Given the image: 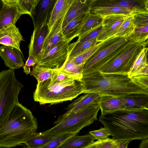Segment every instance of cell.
<instances>
[{"instance_id": "obj_1", "label": "cell", "mask_w": 148, "mask_h": 148, "mask_svg": "<svg viewBox=\"0 0 148 148\" xmlns=\"http://www.w3.org/2000/svg\"><path fill=\"white\" fill-rule=\"evenodd\" d=\"M99 121L116 141L148 138V109L122 110L101 114Z\"/></svg>"}, {"instance_id": "obj_2", "label": "cell", "mask_w": 148, "mask_h": 148, "mask_svg": "<svg viewBox=\"0 0 148 148\" xmlns=\"http://www.w3.org/2000/svg\"><path fill=\"white\" fill-rule=\"evenodd\" d=\"M83 93L94 92L100 95L119 97L133 93L148 94V89L138 85L127 74L97 71L83 75Z\"/></svg>"}, {"instance_id": "obj_3", "label": "cell", "mask_w": 148, "mask_h": 148, "mask_svg": "<svg viewBox=\"0 0 148 148\" xmlns=\"http://www.w3.org/2000/svg\"><path fill=\"white\" fill-rule=\"evenodd\" d=\"M38 127L37 119L31 112L18 102L0 129V148H10L24 143L36 132Z\"/></svg>"}, {"instance_id": "obj_4", "label": "cell", "mask_w": 148, "mask_h": 148, "mask_svg": "<svg viewBox=\"0 0 148 148\" xmlns=\"http://www.w3.org/2000/svg\"><path fill=\"white\" fill-rule=\"evenodd\" d=\"M84 91V84L80 79H70L55 84H50L47 80L38 83L33 98L41 105L55 104L71 101Z\"/></svg>"}, {"instance_id": "obj_5", "label": "cell", "mask_w": 148, "mask_h": 148, "mask_svg": "<svg viewBox=\"0 0 148 148\" xmlns=\"http://www.w3.org/2000/svg\"><path fill=\"white\" fill-rule=\"evenodd\" d=\"M100 109L98 103L90 105L77 111L65 113L54 123L51 128L41 132L44 135L55 137L66 133L78 134L84 127L92 123L97 119Z\"/></svg>"}, {"instance_id": "obj_6", "label": "cell", "mask_w": 148, "mask_h": 148, "mask_svg": "<svg viewBox=\"0 0 148 148\" xmlns=\"http://www.w3.org/2000/svg\"><path fill=\"white\" fill-rule=\"evenodd\" d=\"M134 42L130 36L112 37L103 41L98 49L84 63L83 75L99 71Z\"/></svg>"}, {"instance_id": "obj_7", "label": "cell", "mask_w": 148, "mask_h": 148, "mask_svg": "<svg viewBox=\"0 0 148 148\" xmlns=\"http://www.w3.org/2000/svg\"><path fill=\"white\" fill-rule=\"evenodd\" d=\"M23 86L16 79L14 70L9 69L0 72V129L6 123Z\"/></svg>"}, {"instance_id": "obj_8", "label": "cell", "mask_w": 148, "mask_h": 148, "mask_svg": "<svg viewBox=\"0 0 148 148\" xmlns=\"http://www.w3.org/2000/svg\"><path fill=\"white\" fill-rule=\"evenodd\" d=\"M148 43L133 42L122 52L111 60L98 71L106 73L128 74L142 50Z\"/></svg>"}, {"instance_id": "obj_9", "label": "cell", "mask_w": 148, "mask_h": 148, "mask_svg": "<svg viewBox=\"0 0 148 148\" xmlns=\"http://www.w3.org/2000/svg\"><path fill=\"white\" fill-rule=\"evenodd\" d=\"M69 42L65 40L59 43L45 55L37 65L51 69H62L69 58Z\"/></svg>"}, {"instance_id": "obj_10", "label": "cell", "mask_w": 148, "mask_h": 148, "mask_svg": "<svg viewBox=\"0 0 148 148\" xmlns=\"http://www.w3.org/2000/svg\"><path fill=\"white\" fill-rule=\"evenodd\" d=\"M131 14H115L103 17L102 29L96 38L97 42H103L113 37L124 20Z\"/></svg>"}, {"instance_id": "obj_11", "label": "cell", "mask_w": 148, "mask_h": 148, "mask_svg": "<svg viewBox=\"0 0 148 148\" xmlns=\"http://www.w3.org/2000/svg\"><path fill=\"white\" fill-rule=\"evenodd\" d=\"M57 0H39L33 12L34 29L48 25Z\"/></svg>"}, {"instance_id": "obj_12", "label": "cell", "mask_w": 148, "mask_h": 148, "mask_svg": "<svg viewBox=\"0 0 148 148\" xmlns=\"http://www.w3.org/2000/svg\"><path fill=\"white\" fill-rule=\"evenodd\" d=\"M0 13V30L15 23L21 15L18 9L17 0H2Z\"/></svg>"}, {"instance_id": "obj_13", "label": "cell", "mask_w": 148, "mask_h": 148, "mask_svg": "<svg viewBox=\"0 0 148 148\" xmlns=\"http://www.w3.org/2000/svg\"><path fill=\"white\" fill-rule=\"evenodd\" d=\"M104 6L118 7L133 12L148 11V0H94L91 7Z\"/></svg>"}, {"instance_id": "obj_14", "label": "cell", "mask_w": 148, "mask_h": 148, "mask_svg": "<svg viewBox=\"0 0 148 148\" xmlns=\"http://www.w3.org/2000/svg\"><path fill=\"white\" fill-rule=\"evenodd\" d=\"M49 32L48 25H44L34 29L29 46V55L34 58L36 64L39 60L45 38Z\"/></svg>"}, {"instance_id": "obj_15", "label": "cell", "mask_w": 148, "mask_h": 148, "mask_svg": "<svg viewBox=\"0 0 148 148\" xmlns=\"http://www.w3.org/2000/svg\"><path fill=\"white\" fill-rule=\"evenodd\" d=\"M64 18L58 21L49 32L45 40L39 60L37 64L52 49L59 43L66 40L62 32V24Z\"/></svg>"}, {"instance_id": "obj_16", "label": "cell", "mask_w": 148, "mask_h": 148, "mask_svg": "<svg viewBox=\"0 0 148 148\" xmlns=\"http://www.w3.org/2000/svg\"><path fill=\"white\" fill-rule=\"evenodd\" d=\"M21 53L18 49L12 47H0V57L10 69L14 70L23 67L24 63Z\"/></svg>"}, {"instance_id": "obj_17", "label": "cell", "mask_w": 148, "mask_h": 148, "mask_svg": "<svg viewBox=\"0 0 148 148\" xmlns=\"http://www.w3.org/2000/svg\"><path fill=\"white\" fill-rule=\"evenodd\" d=\"M93 0H74L64 18L62 28L75 18L90 13Z\"/></svg>"}, {"instance_id": "obj_18", "label": "cell", "mask_w": 148, "mask_h": 148, "mask_svg": "<svg viewBox=\"0 0 148 148\" xmlns=\"http://www.w3.org/2000/svg\"><path fill=\"white\" fill-rule=\"evenodd\" d=\"M119 97L124 105L125 110H137L148 109V94L133 93Z\"/></svg>"}, {"instance_id": "obj_19", "label": "cell", "mask_w": 148, "mask_h": 148, "mask_svg": "<svg viewBox=\"0 0 148 148\" xmlns=\"http://www.w3.org/2000/svg\"><path fill=\"white\" fill-rule=\"evenodd\" d=\"M23 40L18 28L15 25L0 30V44L14 47L18 49L22 54L20 44Z\"/></svg>"}, {"instance_id": "obj_20", "label": "cell", "mask_w": 148, "mask_h": 148, "mask_svg": "<svg viewBox=\"0 0 148 148\" xmlns=\"http://www.w3.org/2000/svg\"><path fill=\"white\" fill-rule=\"evenodd\" d=\"M90 13L85 14L73 19L62 28L65 40L69 42L78 36Z\"/></svg>"}, {"instance_id": "obj_21", "label": "cell", "mask_w": 148, "mask_h": 148, "mask_svg": "<svg viewBox=\"0 0 148 148\" xmlns=\"http://www.w3.org/2000/svg\"><path fill=\"white\" fill-rule=\"evenodd\" d=\"M98 103L101 111V114L125 109L124 105L119 97L100 95Z\"/></svg>"}, {"instance_id": "obj_22", "label": "cell", "mask_w": 148, "mask_h": 148, "mask_svg": "<svg viewBox=\"0 0 148 148\" xmlns=\"http://www.w3.org/2000/svg\"><path fill=\"white\" fill-rule=\"evenodd\" d=\"M74 0H57L48 24L49 32L59 21L64 18Z\"/></svg>"}, {"instance_id": "obj_23", "label": "cell", "mask_w": 148, "mask_h": 148, "mask_svg": "<svg viewBox=\"0 0 148 148\" xmlns=\"http://www.w3.org/2000/svg\"><path fill=\"white\" fill-rule=\"evenodd\" d=\"M100 96L94 92L86 93L69 105L66 113L76 112L90 105L98 103Z\"/></svg>"}, {"instance_id": "obj_24", "label": "cell", "mask_w": 148, "mask_h": 148, "mask_svg": "<svg viewBox=\"0 0 148 148\" xmlns=\"http://www.w3.org/2000/svg\"><path fill=\"white\" fill-rule=\"evenodd\" d=\"M95 139L89 133L83 136H72L58 148H86L93 143Z\"/></svg>"}, {"instance_id": "obj_25", "label": "cell", "mask_w": 148, "mask_h": 148, "mask_svg": "<svg viewBox=\"0 0 148 148\" xmlns=\"http://www.w3.org/2000/svg\"><path fill=\"white\" fill-rule=\"evenodd\" d=\"M133 11L127 8L116 6L91 7L90 13L99 15L103 17L115 14H129Z\"/></svg>"}, {"instance_id": "obj_26", "label": "cell", "mask_w": 148, "mask_h": 148, "mask_svg": "<svg viewBox=\"0 0 148 148\" xmlns=\"http://www.w3.org/2000/svg\"><path fill=\"white\" fill-rule=\"evenodd\" d=\"M103 17L90 14L87 18L78 35L79 38L102 25Z\"/></svg>"}, {"instance_id": "obj_27", "label": "cell", "mask_w": 148, "mask_h": 148, "mask_svg": "<svg viewBox=\"0 0 148 148\" xmlns=\"http://www.w3.org/2000/svg\"><path fill=\"white\" fill-rule=\"evenodd\" d=\"M55 137L46 136L40 133L33 134L24 143L28 148H41L53 139Z\"/></svg>"}, {"instance_id": "obj_28", "label": "cell", "mask_w": 148, "mask_h": 148, "mask_svg": "<svg viewBox=\"0 0 148 148\" xmlns=\"http://www.w3.org/2000/svg\"><path fill=\"white\" fill-rule=\"evenodd\" d=\"M60 69H51L36 64L29 73L37 79L38 83L44 82L51 78Z\"/></svg>"}, {"instance_id": "obj_29", "label": "cell", "mask_w": 148, "mask_h": 148, "mask_svg": "<svg viewBox=\"0 0 148 148\" xmlns=\"http://www.w3.org/2000/svg\"><path fill=\"white\" fill-rule=\"evenodd\" d=\"M95 39L83 42L76 41L69 44V57L75 58L98 43Z\"/></svg>"}, {"instance_id": "obj_30", "label": "cell", "mask_w": 148, "mask_h": 148, "mask_svg": "<svg viewBox=\"0 0 148 148\" xmlns=\"http://www.w3.org/2000/svg\"><path fill=\"white\" fill-rule=\"evenodd\" d=\"M147 48L145 47L138 55L131 70L127 74L129 77L131 78L135 76L139 71L148 66L147 58Z\"/></svg>"}, {"instance_id": "obj_31", "label": "cell", "mask_w": 148, "mask_h": 148, "mask_svg": "<svg viewBox=\"0 0 148 148\" xmlns=\"http://www.w3.org/2000/svg\"><path fill=\"white\" fill-rule=\"evenodd\" d=\"M135 27L132 14L124 20L118 31L113 37L125 38L130 37L134 31Z\"/></svg>"}, {"instance_id": "obj_32", "label": "cell", "mask_w": 148, "mask_h": 148, "mask_svg": "<svg viewBox=\"0 0 148 148\" xmlns=\"http://www.w3.org/2000/svg\"><path fill=\"white\" fill-rule=\"evenodd\" d=\"M84 64L77 65L74 62L72 58L69 57L62 70L69 74L77 76L82 79Z\"/></svg>"}, {"instance_id": "obj_33", "label": "cell", "mask_w": 148, "mask_h": 148, "mask_svg": "<svg viewBox=\"0 0 148 148\" xmlns=\"http://www.w3.org/2000/svg\"><path fill=\"white\" fill-rule=\"evenodd\" d=\"M39 0H17L18 9L21 15L27 14L32 17L33 12Z\"/></svg>"}, {"instance_id": "obj_34", "label": "cell", "mask_w": 148, "mask_h": 148, "mask_svg": "<svg viewBox=\"0 0 148 148\" xmlns=\"http://www.w3.org/2000/svg\"><path fill=\"white\" fill-rule=\"evenodd\" d=\"M102 42H98L74 58H71L72 59L74 62L77 65H79L84 64L86 60L98 49Z\"/></svg>"}, {"instance_id": "obj_35", "label": "cell", "mask_w": 148, "mask_h": 148, "mask_svg": "<svg viewBox=\"0 0 148 148\" xmlns=\"http://www.w3.org/2000/svg\"><path fill=\"white\" fill-rule=\"evenodd\" d=\"M130 36L135 42H142L147 41L148 25L139 27H135L134 31Z\"/></svg>"}, {"instance_id": "obj_36", "label": "cell", "mask_w": 148, "mask_h": 148, "mask_svg": "<svg viewBox=\"0 0 148 148\" xmlns=\"http://www.w3.org/2000/svg\"><path fill=\"white\" fill-rule=\"evenodd\" d=\"M72 79H82L78 77L69 74L61 69L47 80L50 84H55Z\"/></svg>"}, {"instance_id": "obj_37", "label": "cell", "mask_w": 148, "mask_h": 148, "mask_svg": "<svg viewBox=\"0 0 148 148\" xmlns=\"http://www.w3.org/2000/svg\"><path fill=\"white\" fill-rule=\"evenodd\" d=\"M75 133H66L55 137L49 142L41 148H58L67 139L76 135Z\"/></svg>"}, {"instance_id": "obj_38", "label": "cell", "mask_w": 148, "mask_h": 148, "mask_svg": "<svg viewBox=\"0 0 148 148\" xmlns=\"http://www.w3.org/2000/svg\"><path fill=\"white\" fill-rule=\"evenodd\" d=\"M132 15L135 27L148 25V11L133 12Z\"/></svg>"}, {"instance_id": "obj_39", "label": "cell", "mask_w": 148, "mask_h": 148, "mask_svg": "<svg viewBox=\"0 0 148 148\" xmlns=\"http://www.w3.org/2000/svg\"><path fill=\"white\" fill-rule=\"evenodd\" d=\"M120 142L108 138L105 140L94 141L86 148H115Z\"/></svg>"}, {"instance_id": "obj_40", "label": "cell", "mask_w": 148, "mask_h": 148, "mask_svg": "<svg viewBox=\"0 0 148 148\" xmlns=\"http://www.w3.org/2000/svg\"><path fill=\"white\" fill-rule=\"evenodd\" d=\"M95 139L99 140H104L107 139L111 136L109 131L106 128L101 127L100 129L89 132Z\"/></svg>"}, {"instance_id": "obj_41", "label": "cell", "mask_w": 148, "mask_h": 148, "mask_svg": "<svg viewBox=\"0 0 148 148\" xmlns=\"http://www.w3.org/2000/svg\"><path fill=\"white\" fill-rule=\"evenodd\" d=\"M102 28V25L93 30L87 33L76 41L77 42H83L96 39L101 33Z\"/></svg>"}, {"instance_id": "obj_42", "label": "cell", "mask_w": 148, "mask_h": 148, "mask_svg": "<svg viewBox=\"0 0 148 148\" xmlns=\"http://www.w3.org/2000/svg\"><path fill=\"white\" fill-rule=\"evenodd\" d=\"M131 78L142 87L148 89V75H141L133 76Z\"/></svg>"}, {"instance_id": "obj_43", "label": "cell", "mask_w": 148, "mask_h": 148, "mask_svg": "<svg viewBox=\"0 0 148 148\" xmlns=\"http://www.w3.org/2000/svg\"><path fill=\"white\" fill-rule=\"evenodd\" d=\"M36 64L34 58L31 55H29L27 60L23 66L24 72L26 74H29L31 72L30 67H34Z\"/></svg>"}, {"instance_id": "obj_44", "label": "cell", "mask_w": 148, "mask_h": 148, "mask_svg": "<svg viewBox=\"0 0 148 148\" xmlns=\"http://www.w3.org/2000/svg\"><path fill=\"white\" fill-rule=\"evenodd\" d=\"M130 141H120L119 145L115 148H127Z\"/></svg>"}, {"instance_id": "obj_45", "label": "cell", "mask_w": 148, "mask_h": 148, "mask_svg": "<svg viewBox=\"0 0 148 148\" xmlns=\"http://www.w3.org/2000/svg\"><path fill=\"white\" fill-rule=\"evenodd\" d=\"M139 148H148V138L142 140Z\"/></svg>"}, {"instance_id": "obj_46", "label": "cell", "mask_w": 148, "mask_h": 148, "mask_svg": "<svg viewBox=\"0 0 148 148\" xmlns=\"http://www.w3.org/2000/svg\"><path fill=\"white\" fill-rule=\"evenodd\" d=\"M2 6V0H0V13L1 10Z\"/></svg>"}, {"instance_id": "obj_47", "label": "cell", "mask_w": 148, "mask_h": 148, "mask_svg": "<svg viewBox=\"0 0 148 148\" xmlns=\"http://www.w3.org/2000/svg\"><path fill=\"white\" fill-rule=\"evenodd\" d=\"M28 148L27 147H26V148Z\"/></svg>"}]
</instances>
